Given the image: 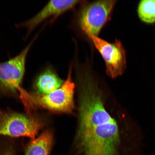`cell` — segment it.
<instances>
[{
  "label": "cell",
  "mask_w": 155,
  "mask_h": 155,
  "mask_svg": "<svg viewBox=\"0 0 155 155\" xmlns=\"http://www.w3.org/2000/svg\"><path fill=\"white\" fill-rule=\"evenodd\" d=\"M83 83L77 139L83 155H122L119 129L107 111L91 75H81Z\"/></svg>",
  "instance_id": "1"
},
{
  "label": "cell",
  "mask_w": 155,
  "mask_h": 155,
  "mask_svg": "<svg viewBox=\"0 0 155 155\" xmlns=\"http://www.w3.org/2000/svg\"><path fill=\"white\" fill-rule=\"evenodd\" d=\"M72 67H69L67 78L61 86L54 91L46 94H29L28 100L32 104L52 111L71 113L74 109V94L75 84L71 78Z\"/></svg>",
  "instance_id": "2"
},
{
  "label": "cell",
  "mask_w": 155,
  "mask_h": 155,
  "mask_svg": "<svg viewBox=\"0 0 155 155\" xmlns=\"http://www.w3.org/2000/svg\"><path fill=\"white\" fill-rule=\"evenodd\" d=\"M117 1H97L87 4L79 15V24L86 35L98 36L111 19Z\"/></svg>",
  "instance_id": "3"
},
{
  "label": "cell",
  "mask_w": 155,
  "mask_h": 155,
  "mask_svg": "<svg viewBox=\"0 0 155 155\" xmlns=\"http://www.w3.org/2000/svg\"><path fill=\"white\" fill-rule=\"evenodd\" d=\"M34 41L18 55L0 63V91L14 93L19 91L26 98L28 94L21 89V84L25 74L27 56Z\"/></svg>",
  "instance_id": "4"
},
{
  "label": "cell",
  "mask_w": 155,
  "mask_h": 155,
  "mask_svg": "<svg viewBox=\"0 0 155 155\" xmlns=\"http://www.w3.org/2000/svg\"><path fill=\"white\" fill-rule=\"evenodd\" d=\"M87 35L103 59L107 74L113 78L123 74L126 68V57L121 42L116 39L113 43H110L98 36L91 34Z\"/></svg>",
  "instance_id": "5"
},
{
  "label": "cell",
  "mask_w": 155,
  "mask_h": 155,
  "mask_svg": "<svg viewBox=\"0 0 155 155\" xmlns=\"http://www.w3.org/2000/svg\"><path fill=\"white\" fill-rule=\"evenodd\" d=\"M41 127L40 121L32 116L12 112L0 113V135L32 139Z\"/></svg>",
  "instance_id": "6"
},
{
  "label": "cell",
  "mask_w": 155,
  "mask_h": 155,
  "mask_svg": "<svg viewBox=\"0 0 155 155\" xmlns=\"http://www.w3.org/2000/svg\"><path fill=\"white\" fill-rule=\"evenodd\" d=\"M81 1H50L37 14L28 20L19 24L18 27L26 28L29 34L39 25L50 17L55 19L82 3Z\"/></svg>",
  "instance_id": "7"
},
{
  "label": "cell",
  "mask_w": 155,
  "mask_h": 155,
  "mask_svg": "<svg viewBox=\"0 0 155 155\" xmlns=\"http://www.w3.org/2000/svg\"><path fill=\"white\" fill-rule=\"evenodd\" d=\"M64 82L51 67H48L37 77L34 86L38 94H49L57 90Z\"/></svg>",
  "instance_id": "8"
},
{
  "label": "cell",
  "mask_w": 155,
  "mask_h": 155,
  "mask_svg": "<svg viewBox=\"0 0 155 155\" xmlns=\"http://www.w3.org/2000/svg\"><path fill=\"white\" fill-rule=\"evenodd\" d=\"M53 142L51 134L48 131L44 132L27 145L25 155H50Z\"/></svg>",
  "instance_id": "9"
},
{
  "label": "cell",
  "mask_w": 155,
  "mask_h": 155,
  "mask_svg": "<svg viewBox=\"0 0 155 155\" xmlns=\"http://www.w3.org/2000/svg\"><path fill=\"white\" fill-rule=\"evenodd\" d=\"M139 18L145 24H155V0H142L137 10Z\"/></svg>",
  "instance_id": "10"
},
{
  "label": "cell",
  "mask_w": 155,
  "mask_h": 155,
  "mask_svg": "<svg viewBox=\"0 0 155 155\" xmlns=\"http://www.w3.org/2000/svg\"><path fill=\"white\" fill-rule=\"evenodd\" d=\"M0 155H15V152L12 146L0 147Z\"/></svg>",
  "instance_id": "11"
}]
</instances>
